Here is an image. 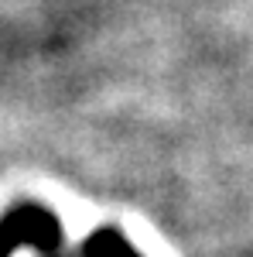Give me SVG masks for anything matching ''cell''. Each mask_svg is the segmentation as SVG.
I'll return each instance as SVG.
<instances>
[{
  "instance_id": "obj_1",
  "label": "cell",
  "mask_w": 253,
  "mask_h": 257,
  "mask_svg": "<svg viewBox=\"0 0 253 257\" xmlns=\"http://www.w3.org/2000/svg\"><path fill=\"white\" fill-rule=\"evenodd\" d=\"M62 243V226L48 209L38 206H21L7 213L0 223V257H11L18 247H38L52 257Z\"/></svg>"
},
{
  "instance_id": "obj_2",
  "label": "cell",
  "mask_w": 253,
  "mask_h": 257,
  "mask_svg": "<svg viewBox=\"0 0 253 257\" xmlns=\"http://www.w3.org/2000/svg\"><path fill=\"white\" fill-rule=\"evenodd\" d=\"M86 257H137V254L117 230H99L86 240Z\"/></svg>"
}]
</instances>
